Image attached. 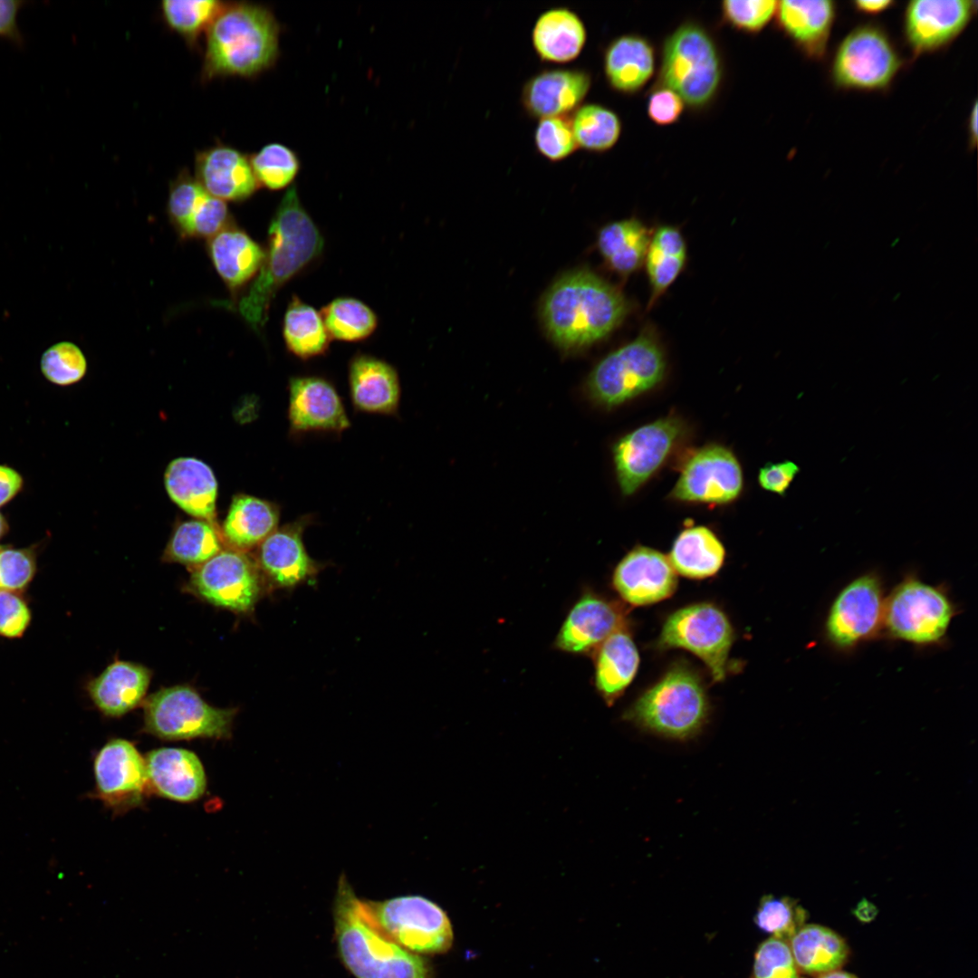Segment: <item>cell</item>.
Here are the masks:
<instances>
[{"mask_svg": "<svg viewBox=\"0 0 978 978\" xmlns=\"http://www.w3.org/2000/svg\"><path fill=\"white\" fill-rule=\"evenodd\" d=\"M190 586L206 601L236 612L251 610L262 589L257 564L234 549L221 550L196 566Z\"/></svg>", "mask_w": 978, "mask_h": 978, "instance_id": "cell-16", "label": "cell"}, {"mask_svg": "<svg viewBox=\"0 0 978 978\" xmlns=\"http://www.w3.org/2000/svg\"><path fill=\"white\" fill-rule=\"evenodd\" d=\"M570 122L578 147L592 153L611 149L622 131L619 116L599 103L580 105L571 114Z\"/></svg>", "mask_w": 978, "mask_h": 978, "instance_id": "cell-41", "label": "cell"}, {"mask_svg": "<svg viewBox=\"0 0 978 978\" xmlns=\"http://www.w3.org/2000/svg\"><path fill=\"white\" fill-rule=\"evenodd\" d=\"M666 360L651 329L608 354L590 373L589 398L607 409L620 406L657 388L665 379Z\"/></svg>", "mask_w": 978, "mask_h": 978, "instance_id": "cell-7", "label": "cell"}, {"mask_svg": "<svg viewBox=\"0 0 978 978\" xmlns=\"http://www.w3.org/2000/svg\"><path fill=\"white\" fill-rule=\"evenodd\" d=\"M29 621L30 611L25 603L9 590H0V634L20 637Z\"/></svg>", "mask_w": 978, "mask_h": 978, "instance_id": "cell-54", "label": "cell"}, {"mask_svg": "<svg viewBox=\"0 0 978 978\" xmlns=\"http://www.w3.org/2000/svg\"><path fill=\"white\" fill-rule=\"evenodd\" d=\"M830 0H783L778 2L780 29L810 59L824 57L836 17Z\"/></svg>", "mask_w": 978, "mask_h": 978, "instance_id": "cell-27", "label": "cell"}, {"mask_svg": "<svg viewBox=\"0 0 978 978\" xmlns=\"http://www.w3.org/2000/svg\"><path fill=\"white\" fill-rule=\"evenodd\" d=\"M23 5L20 0H0V35L15 43H23V36L17 24V14Z\"/></svg>", "mask_w": 978, "mask_h": 978, "instance_id": "cell-56", "label": "cell"}, {"mask_svg": "<svg viewBox=\"0 0 978 978\" xmlns=\"http://www.w3.org/2000/svg\"><path fill=\"white\" fill-rule=\"evenodd\" d=\"M222 538L216 523L191 519L175 526L164 551L167 561L198 566L222 550Z\"/></svg>", "mask_w": 978, "mask_h": 978, "instance_id": "cell-39", "label": "cell"}, {"mask_svg": "<svg viewBox=\"0 0 978 978\" xmlns=\"http://www.w3.org/2000/svg\"><path fill=\"white\" fill-rule=\"evenodd\" d=\"M778 1L725 0L721 5L724 22L747 34L761 32L775 15Z\"/></svg>", "mask_w": 978, "mask_h": 978, "instance_id": "cell-48", "label": "cell"}, {"mask_svg": "<svg viewBox=\"0 0 978 978\" xmlns=\"http://www.w3.org/2000/svg\"><path fill=\"white\" fill-rule=\"evenodd\" d=\"M894 3L892 0H857L852 5L861 14H877L890 8Z\"/></svg>", "mask_w": 978, "mask_h": 978, "instance_id": "cell-58", "label": "cell"}, {"mask_svg": "<svg viewBox=\"0 0 978 978\" xmlns=\"http://www.w3.org/2000/svg\"><path fill=\"white\" fill-rule=\"evenodd\" d=\"M228 218L225 202L206 193L193 215L188 235L212 237L225 228Z\"/></svg>", "mask_w": 978, "mask_h": 978, "instance_id": "cell-52", "label": "cell"}, {"mask_svg": "<svg viewBox=\"0 0 978 978\" xmlns=\"http://www.w3.org/2000/svg\"><path fill=\"white\" fill-rule=\"evenodd\" d=\"M723 72L714 37L699 23L687 21L663 43L657 86L675 91L690 109L702 110L715 99Z\"/></svg>", "mask_w": 978, "mask_h": 978, "instance_id": "cell-5", "label": "cell"}, {"mask_svg": "<svg viewBox=\"0 0 978 978\" xmlns=\"http://www.w3.org/2000/svg\"><path fill=\"white\" fill-rule=\"evenodd\" d=\"M150 677L144 666L117 660L91 682L89 694L101 713L120 717L143 701Z\"/></svg>", "mask_w": 978, "mask_h": 978, "instance_id": "cell-31", "label": "cell"}, {"mask_svg": "<svg viewBox=\"0 0 978 978\" xmlns=\"http://www.w3.org/2000/svg\"><path fill=\"white\" fill-rule=\"evenodd\" d=\"M799 472V465L790 460L767 463L759 470L758 483L765 491L783 496Z\"/></svg>", "mask_w": 978, "mask_h": 978, "instance_id": "cell-55", "label": "cell"}, {"mask_svg": "<svg viewBox=\"0 0 978 978\" xmlns=\"http://www.w3.org/2000/svg\"><path fill=\"white\" fill-rule=\"evenodd\" d=\"M751 978H800L787 941L771 937L758 946Z\"/></svg>", "mask_w": 978, "mask_h": 978, "instance_id": "cell-49", "label": "cell"}, {"mask_svg": "<svg viewBox=\"0 0 978 978\" xmlns=\"http://www.w3.org/2000/svg\"><path fill=\"white\" fill-rule=\"evenodd\" d=\"M362 902L378 927L414 954H442L452 945L453 931L446 912L424 896L408 895Z\"/></svg>", "mask_w": 978, "mask_h": 978, "instance_id": "cell-10", "label": "cell"}, {"mask_svg": "<svg viewBox=\"0 0 978 978\" xmlns=\"http://www.w3.org/2000/svg\"><path fill=\"white\" fill-rule=\"evenodd\" d=\"M655 63L653 44L638 34L618 36L603 52L606 82L610 89L620 94L631 95L642 90L655 72Z\"/></svg>", "mask_w": 978, "mask_h": 978, "instance_id": "cell-29", "label": "cell"}, {"mask_svg": "<svg viewBox=\"0 0 978 978\" xmlns=\"http://www.w3.org/2000/svg\"><path fill=\"white\" fill-rule=\"evenodd\" d=\"M818 978H857V977L855 975L849 973L836 970V971H832V972H829V973L820 974V975H819Z\"/></svg>", "mask_w": 978, "mask_h": 978, "instance_id": "cell-61", "label": "cell"}, {"mask_svg": "<svg viewBox=\"0 0 978 978\" xmlns=\"http://www.w3.org/2000/svg\"><path fill=\"white\" fill-rule=\"evenodd\" d=\"M41 369L51 382L67 386L78 382L85 375L87 361L78 346L62 341L44 351Z\"/></svg>", "mask_w": 978, "mask_h": 978, "instance_id": "cell-47", "label": "cell"}, {"mask_svg": "<svg viewBox=\"0 0 978 978\" xmlns=\"http://www.w3.org/2000/svg\"><path fill=\"white\" fill-rule=\"evenodd\" d=\"M203 77H253L279 56L280 26L273 12L252 3L224 4L206 31Z\"/></svg>", "mask_w": 978, "mask_h": 978, "instance_id": "cell-4", "label": "cell"}, {"mask_svg": "<svg viewBox=\"0 0 978 978\" xmlns=\"http://www.w3.org/2000/svg\"><path fill=\"white\" fill-rule=\"evenodd\" d=\"M902 66L903 60L887 33L877 24L868 23L852 29L839 43L830 75L839 89L884 91Z\"/></svg>", "mask_w": 978, "mask_h": 978, "instance_id": "cell-11", "label": "cell"}, {"mask_svg": "<svg viewBox=\"0 0 978 978\" xmlns=\"http://www.w3.org/2000/svg\"><path fill=\"white\" fill-rule=\"evenodd\" d=\"M707 714L701 679L688 666L678 665L647 690L624 718L652 733L684 740L699 732Z\"/></svg>", "mask_w": 978, "mask_h": 978, "instance_id": "cell-6", "label": "cell"}, {"mask_svg": "<svg viewBox=\"0 0 978 978\" xmlns=\"http://www.w3.org/2000/svg\"><path fill=\"white\" fill-rule=\"evenodd\" d=\"M733 640L734 630L725 614L713 604L698 603L667 618L659 646L687 649L704 661L715 681H722Z\"/></svg>", "mask_w": 978, "mask_h": 978, "instance_id": "cell-14", "label": "cell"}, {"mask_svg": "<svg viewBox=\"0 0 978 978\" xmlns=\"http://www.w3.org/2000/svg\"><path fill=\"white\" fill-rule=\"evenodd\" d=\"M22 478L14 470L0 465V506L10 501L20 490Z\"/></svg>", "mask_w": 978, "mask_h": 978, "instance_id": "cell-57", "label": "cell"}, {"mask_svg": "<svg viewBox=\"0 0 978 978\" xmlns=\"http://www.w3.org/2000/svg\"><path fill=\"white\" fill-rule=\"evenodd\" d=\"M330 337L344 341L368 338L376 330L378 318L364 302L354 298H337L321 311Z\"/></svg>", "mask_w": 978, "mask_h": 978, "instance_id": "cell-42", "label": "cell"}, {"mask_svg": "<svg viewBox=\"0 0 978 978\" xmlns=\"http://www.w3.org/2000/svg\"><path fill=\"white\" fill-rule=\"evenodd\" d=\"M353 406L367 413L393 415L398 411L400 385L397 370L373 356H355L349 366Z\"/></svg>", "mask_w": 978, "mask_h": 978, "instance_id": "cell-30", "label": "cell"}, {"mask_svg": "<svg viewBox=\"0 0 978 978\" xmlns=\"http://www.w3.org/2000/svg\"><path fill=\"white\" fill-rule=\"evenodd\" d=\"M93 797L115 812L142 804L149 789L145 759L125 739H112L95 754Z\"/></svg>", "mask_w": 978, "mask_h": 978, "instance_id": "cell-17", "label": "cell"}, {"mask_svg": "<svg viewBox=\"0 0 978 978\" xmlns=\"http://www.w3.org/2000/svg\"><path fill=\"white\" fill-rule=\"evenodd\" d=\"M687 259L685 238L673 225H661L652 232L645 265L651 294V308L682 273Z\"/></svg>", "mask_w": 978, "mask_h": 978, "instance_id": "cell-38", "label": "cell"}, {"mask_svg": "<svg viewBox=\"0 0 978 978\" xmlns=\"http://www.w3.org/2000/svg\"><path fill=\"white\" fill-rule=\"evenodd\" d=\"M591 84V74L585 69H542L523 83L521 105L535 120L570 116L582 105Z\"/></svg>", "mask_w": 978, "mask_h": 978, "instance_id": "cell-19", "label": "cell"}, {"mask_svg": "<svg viewBox=\"0 0 978 978\" xmlns=\"http://www.w3.org/2000/svg\"><path fill=\"white\" fill-rule=\"evenodd\" d=\"M724 558L725 550L717 535L710 528L697 525L677 535L668 559L676 572L691 579H705L720 570Z\"/></svg>", "mask_w": 978, "mask_h": 978, "instance_id": "cell-37", "label": "cell"}, {"mask_svg": "<svg viewBox=\"0 0 978 978\" xmlns=\"http://www.w3.org/2000/svg\"><path fill=\"white\" fill-rule=\"evenodd\" d=\"M283 338L292 354L309 359L323 354L329 347L331 337L321 313L293 297L283 319Z\"/></svg>", "mask_w": 978, "mask_h": 978, "instance_id": "cell-40", "label": "cell"}, {"mask_svg": "<svg viewBox=\"0 0 978 978\" xmlns=\"http://www.w3.org/2000/svg\"><path fill=\"white\" fill-rule=\"evenodd\" d=\"M806 915L796 900L766 895L761 898L753 920L772 937L789 941L803 925Z\"/></svg>", "mask_w": 978, "mask_h": 978, "instance_id": "cell-45", "label": "cell"}, {"mask_svg": "<svg viewBox=\"0 0 978 978\" xmlns=\"http://www.w3.org/2000/svg\"><path fill=\"white\" fill-rule=\"evenodd\" d=\"M977 122H978V107L977 101L973 103V106L970 111L967 130H968V146L970 149L976 147L977 144Z\"/></svg>", "mask_w": 978, "mask_h": 978, "instance_id": "cell-59", "label": "cell"}, {"mask_svg": "<svg viewBox=\"0 0 978 978\" xmlns=\"http://www.w3.org/2000/svg\"><path fill=\"white\" fill-rule=\"evenodd\" d=\"M209 254L218 274L236 288L256 274L264 259L262 247L244 232L224 228L210 237Z\"/></svg>", "mask_w": 978, "mask_h": 978, "instance_id": "cell-34", "label": "cell"}, {"mask_svg": "<svg viewBox=\"0 0 978 978\" xmlns=\"http://www.w3.org/2000/svg\"><path fill=\"white\" fill-rule=\"evenodd\" d=\"M149 789L156 794L180 802L199 799L206 788L204 767L191 751L159 748L145 759Z\"/></svg>", "mask_w": 978, "mask_h": 978, "instance_id": "cell-24", "label": "cell"}, {"mask_svg": "<svg viewBox=\"0 0 978 978\" xmlns=\"http://www.w3.org/2000/svg\"><path fill=\"white\" fill-rule=\"evenodd\" d=\"M588 38L580 16L567 6L551 7L536 18L531 41L537 57L543 62L569 63L583 51Z\"/></svg>", "mask_w": 978, "mask_h": 978, "instance_id": "cell-28", "label": "cell"}, {"mask_svg": "<svg viewBox=\"0 0 978 978\" xmlns=\"http://www.w3.org/2000/svg\"><path fill=\"white\" fill-rule=\"evenodd\" d=\"M164 485L170 500L182 511L216 523L218 484L204 461L191 456L173 459L166 468Z\"/></svg>", "mask_w": 978, "mask_h": 978, "instance_id": "cell-26", "label": "cell"}, {"mask_svg": "<svg viewBox=\"0 0 978 978\" xmlns=\"http://www.w3.org/2000/svg\"><path fill=\"white\" fill-rule=\"evenodd\" d=\"M197 182L221 200H244L259 187L249 158L239 150L216 145L197 153L195 161Z\"/></svg>", "mask_w": 978, "mask_h": 978, "instance_id": "cell-25", "label": "cell"}, {"mask_svg": "<svg viewBox=\"0 0 978 978\" xmlns=\"http://www.w3.org/2000/svg\"><path fill=\"white\" fill-rule=\"evenodd\" d=\"M855 914L858 919L864 922L871 921L876 914L877 908L874 905L867 900H862L857 906Z\"/></svg>", "mask_w": 978, "mask_h": 978, "instance_id": "cell-60", "label": "cell"}, {"mask_svg": "<svg viewBox=\"0 0 978 978\" xmlns=\"http://www.w3.org/2000/svg\"><path fill=\"white\" fill-rule=\"evenodd\" d=\"M743 488V469L733 451L709 444L684 459L668 497L680 503L724 505L738 499Z\"/></svg>", "mask_w": 978, "mask_h": 978, "instance_id": "cell-15", "label": "cell"}, {"mask_svg": "<svg viewBox=\"0 0 978 978\" xmlns=\"http://www.w3.org/2000/svg\"><path fill=\"white\" fill-rule=\"evenodd\" d=\"M33 556L27 551L6 549L0 551V590H20L34 574Z\"/></svg>", "mask_w": 978, "mask_h": 978, "instance_id": "cell-51", "label": "cell"}, {"mask_svg": "<svg viewBox=\"0 0 978 978\" xmlns=\"http://www.w3.org/2000/svg\"><path fill=\"white\" fill-rule=\"evenodd\" d=\"M236 711L208 705L189 686L162 688L144 702L145 732L164 740L228 738Z\"/></svg>", "mask_w": 978, "mask_h": 978, "instance_id": "cell-9", "label": "cell"}, {"mask_svg": "<svg viewBox=\"0 0 978 978\" xmlns=\"http://www.w3.org/2000/svg\"><path fill=\"white\" fill-rule=\"evenodd\" d=\"M623 614L613 602L595 594H584L571 608L555 640L569 653H589L623 627Z\"/></svg>", "mask_w": 978, "mask_h": 978, "instance_id": "cell-23", "label": "cell"}, {"mask_svg": "<svg viewBox=\"0 0 978 978\" xmlns=\"http://www.w3.org/2000/svg\"><path fill=\"white\" fill-rule=\"evenodd\" d=\"M288 416L291 430L296 434L309 431L340 433L350 427L337 390L320 377L290 379Z\"/></svg>", "mask_w": 978, "mask_h": 978, "instance_id": "cell-21", "label": "cell"}, {"mask_svg": "<svg viewBox=\"0 0 978 978\" xmlns=\"http://www.w3.org/2000/svg\"><path fill=\"white\" fill-rule=\"evenodd\" d=\"M955 615L956 606L945 587L908 573L886 596L883 632L919 647L940 646Z\"/></svg>", "mask_w": 978, "mask_h": 978, "instance_id": "cell-8", "label": "cell"}, {"mask_svg": "<svg viewBox=\"0 0 978 978\" xmlns=\"http://www.w3.org/2000/svg\"><path fill=\"white\" fill-rule=\"evenodd\" d=\"M533 140L536 151L551 162L564 160L579 149L569 116L538 120Z\"/></svg>", "mask_w": 978, "mask_h": 978, "instance_id": "cell-46", "label": "cell"}, {"mask_svg": "<svg viewBox=\"0 0 978 978\" xmlns=\"http://www.w3.org/2000/svg\"><path fill=\"white\" fill-rule=\"evenodd\" d=\"M688 427L671 415L640 426L621 436L612 447L620 492L634 494L651 479L685 442Z\"/></svg>", "mask_w": 978, "mask_h": 978, "instance_id": "cell-12", "label": "cell"}, {"mask_svg": "<svg viewBox=\"0 0 978 978\" xmlns=\"http://www.w3.org/2000/svg\"><path fill=\"white\" fill-rule=\"evenodd\" d=\"M5 530H6V523H5V521L4 517L0 513V538L5 533Z\"/></svg>", "mask_w": 978, "mask_h": 978, "instance_id": "cell-62", "label": "cell"}, {"mask_svg": "<svg viewBox=\"0 0 978 978\" xmlns=\"http://www.w3.org/2000/svg\"><path fill=\"white\" fill-rule=\"evenodd\" d=\"M639 656L630 636L622 628L599 647L595 658V686L610 705L633 680Z\"/></svg>", "mask_w": 978, "mask_h": 978, "instance_id": "cell-35", "label": "cell"}, {"mask_svg": "<svg viewBox=\"0 0 978 978\" xmlns=\"http://www.w3.org/2000/svg\"><path fill=\"white\" fill-rule=\"evenodd\" d=\"M970 0H914L904 13V35L915 56L935 52L952 43L976 12Z\"/></svg>", "mask_w": 978, "mask_h": 978, "instance_id": "cell-18", "label": "cell"}, {"mask_svg": "<svg viewBox=\"0 0 978 978\" xmlns=\"http://www.w3.org/2000/svg\"><path fill=\"white\" fill-rule=\"evenodd\" d=\"M309 515L276 528L259 545L257 565L277 587L291 588L315 575L319 564L307 553L302 541Z\"/></svg>", "mask_w": 978, "mask_h": 978, "instance_id": "cell-22", "label": "cell"}, {"mask_svg": "<svg viewBox=\"0 0 978 978\" xmlns=\"http://www.w3.org/2000/svg\"><path fill=\"white\" fill-rule=\"evenodd\" d=\"M268 232L267 253L238 302L240 314L254 330L267 321L277 291L318 258L323 249L322 235L303 208L295 186L285 192Z\"/></svg>", "mask_w": 978, "mask_h": 978, "instance_id": "cell-2", "label": "cell"}, {"mask_svg": "<svg viewBox=\"0 0 978 978\" xmlns=\"http://www.w3.org/2000/svg\"><path fill=\"white\" fill-rule=\"evenodd\" d=\"M612 582L624 600L642 606L671 596L676 588L677 577L669 559L663 553L637 546L618 562Z\"/></svg>", "mask_w": 978, "mask_h": 978, "instance_id": "cell-20", "label": "cell"}, {"mask_svg": "<svg viewBox=\"0 0 978 978\" xmlns=\"http://www.w3.org/2000/svg\"><path fill=\"white\" fill-rule=\"evenodd\" d=\"M333 922L340 959L355 978H432L425 958L400 946L372 921L344 874L338 880Z\"/></svg>", "mask_w": 978, "mask_h": 978, "instance_id": "cell-3", "label": "cell"}, {"mask_svg": "<svg viewBox=\"0 0 978 978\" xmlns=\"http://www.w3.org/2000/svg\"><path fill=\"white\" fill-rule=\"evenodd\" d=\"M279 506L270 501L245 494L233 496L225 519L219 530L223 542L234 550L245 551L258 546L276 528Z\"/></svg>", "mask_w": 978, "mask_h": 978, "instance_id": "cell-32", "label": "cell"}, {"mask_svg": "<svg viewBox=\"0 0 978 978\" xmlns=\"http://www.w3.org/2000/svg\"><path fill=\"white\" fill-rule=\"evenodd\" d=\"M622 292L589 270L559 278L541 304L544 328L561 349L589 346L609 335L628 315Z\"/></svg>", "mask_w": 978, "mask_h": 978, "instance_id": "cell-1", "label": "cell"}, {"mask_svg": "<svg viewBox=\"0 0 978 978\" xmlns=\"http://www.w3.org/2000/svg\"><path fill=\"white\" fill-rule=\"evenodd\" d=\"M206 191L187 173H181L170 187L168 209L179 229L188 235L191 219Z\"/></svg>", "mask_w": 978, "mask_h": 978, "instance_id": "cell-50", "label": "cell"}, {"mask_svg": "<svg viewBox=\"0 0 978 978\" xmlns=\"http://www.w3.org/2000/svg\"><path fill=\"white\" fill-rule=\"evenodd\" d=\"M651 235L639 219L630 217L603 226L597 245L608 266L627 277L644 264Z\"/></svg>", "mask_w": 978, "mask_h": 978, "instance_id": "cell-33", "label": "cell"}, {"mask_svg": "<svg viewBox=\"0 0 978 978\" xmlns=\"http://www.w3.org/2000/svg\"><path fill=\"white\" fill-rule=\"evenodd\" d=\"M685 109L683 100L673 91L657 86L649 94L647 112L650 120L658 126L676 123Z\"/></svg>", "mask_w": 978, "mask_h": 978, "instance_id": "cell-53", "label": "cell"}, {"mask_svg": "<svg viewBox=\"0 0 978 978\" xmlns=\"http://www.w3.org/2000/svg\"><path fill=\"white\" fill-rule=\"evenodd\" d=\"M249 160L258 183L273 190L289 186L300 169L296 153L275 142L264 146Z\"/></svg>", "mask_w": 978, "mask_h": 978, "instance_id": "cell-44", "label": "cell"}, {"mask_svg": "<svg viewBox=\"0 0 978 978\" xmlns=\"http://www.w3.org/2000/svg\"><path fill=\"white\" fill-rule=\"evenodd\" d=\"M789 941L798 970L808 974L820 975L839 970L849 957L845 940L820 925H802Z\"/></svg>", "mask_w": 978, "mask_h": 978, "instance_id": "cell-36", "label": "cell"}, {"mask_svg": "<svg viewBox=\"0 0 978 978\" xmlns=\"http://www.w3.org/2000/svg\"><path fill=\"white\" fill-rule=\"evenodd\" d=\"M223 5L216 0H164L160 9L168 26L193 43L206 31Z\"/></svg>", "mask_w": 978, "mask_h": 978, "instance_id": "cell-43", "label": "cell"}, {"mask_svg": "<svg viewBox=\"0 0 978 978\" xmlns=\"http://www.w3.org/2000/svg\"><path fill=\"white\" fill-rule=\"evenodd\" d=\"M885 592L875 571L861 574L834 598L824 622V638L840 652L854 650L883 632Z\"/></svg>", "mask_w": 978, "mask_h": 978, "instance_id": "cell-13", "label": "cell"}]
</instances>
